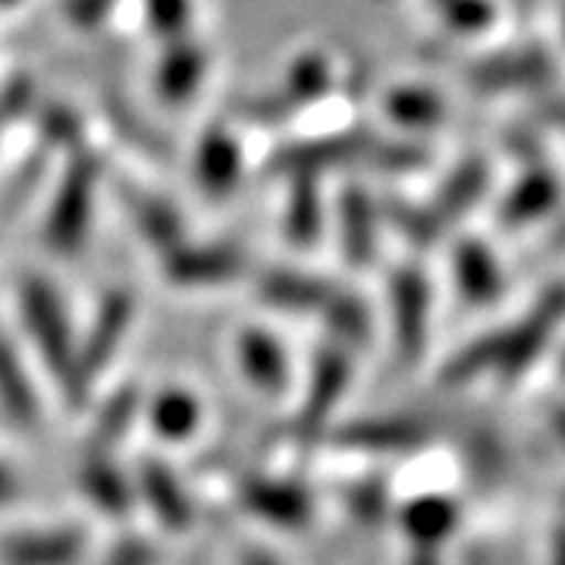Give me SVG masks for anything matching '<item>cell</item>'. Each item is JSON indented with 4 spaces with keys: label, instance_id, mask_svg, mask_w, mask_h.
<instances>
[{
    "label": "cell",
    "instance_id": "cell-1",
    "mask_svg": "<svg viewBox=\"0 0 565 565\" xmlns=\"http://www.w3.org/2000/svg\"><path fill=\"white\" fill-rule=\"evenodd\" d=\"M17 308H20L22 333H25L41 367L51 374L63 403H85L92 390L82 381L79 333L70 321V311L63 305L61 292L41 277H29L20 282Z\"/></svg>",
    "mask_w": 565,
    "mask_h": 565
},
{
    "label": "cell",
    "instance_id": "cell-2",
    "mask_svg": "<svg viewBox=\"0 0 565 565\" xmlns=\"http://www.w3.org/2000/svg\"><path fill=\"white\" fill-rule=\"evenodd\" d=\"M92 537L82 525H41L0 537V565H82Z\"/></svg>",
    "mask_w": 565,
    "mask_h": 565
},
{
    "label": "cell",
    "instance_id": "cell-3",
    "mask_svg": "<svg viewBox=\"0 0 565 565\" xmlns=\"http://www.w3.org/2000/svg\"><path fill=\"white\" fill-rule=\"evenodd\" d=\"M132 323H136V299L122 289L107 292L88 323V330L79 337V367L88 390L98 381V374H104L117 359Z\"/></svg>",
    "mask_w": 565,
    "mask_h": 565
},
{
    "label": "cell",
    "instance_id": "cell-4",
    "mask_svg": "<svg viewBox=\"0 0 565 565\" xmlns=\"http://www.w3.org/2000/svg\"><path fill=\"white\" fill-rule=\"evenodd\" d=\"M565 318V286H553L546 289L544 299L534 305V311L515 323L512 330L497 333L500 337V359H497V371L505 377L522 374L527 364L541 355L546 340L553 337V330L563 323Z\"/></svg>",
    "mask_w": 565,
    "mask_h": 565
},
{
    "label": "cell",
    "instance_id": "cell-5",
    "mask_svg": "<svg viewBox=\"0 0 565 565\" xmlns=\"http://www.w3.org/2000/svg\"><path fill=\"white\" fill-rule=\"evenodd\" d=\"M136 497L154 515V522L170 534H185L195 525V503L180 481V475L163 459H141L136 468Z\"/></svg>",
    "mask_w": 565,
    "mask_h": 565
},
{
    "label": "cell",
    "instance_id": "cell-6",
    "mask_svg": "<svg viewBox=\"0 0 565 565\" xmlns=\"http://www.w3.org/2000/svg\"><path fill=\"white\" fill-rule=\"evenodd\" d=\"M236 500L248 515L282 531H299L308 525L311 509H315L305 487L282 481V478H264V475L245 478L236 490Z\"/></svg>",
    "mask_w": 565,
    "mask_h": 565
},
{
    "label": "cell",
    "instance_id": "cell-7",
    "mask_svg": "<svg viewBox=\"0 0 565 565\" xmlns=\"http://www.w3.org/2000/svg\"><path fill=\"white\" fill-rule=\"evenodd\" d=\"M76 487L85 497V503L104 519H126L136 505V478L114 462V452H95L85 449L79 471H76Z\"/></svg>",
    "mask_w": 565,
    "mask_h": 565
},
{
    "label": "cell",
    "instance_id": "cell-8",
    "mask_svg": "<svg viewBox=\"0 0 565 565\" xmlns=\"http://www.w3.org/2000/svg\"><path fill=\"white\" fill-rule=\"evenodd\" d=\"M393 299V333L405 362H415L427 343V321H430V289L418 270H399L390 286Z\"/></svg>",
    "mask_w": 565,
    "mask_h": 565
},
{
    "label": "cell",
    "instance_id": "cell-9",
    "mask_svg": "<svg viewBox=\"0 0 565 565\" xmlns=\"http://www.w3.org/2000/svg\"><path fill=\"white\" fill-rule=\"evenodd\" d=\"M0 412L22 430L41 422V396L20 345L0 330Z\"/></svg>",
    "mask_w": 565,
    "mask_h": 565
},
{
    "label": "cell",
    "instance_id": "cell-10",
    "mask_svg": "<svg viewBox=\"0 0 565 565\" xmlns=\"http://www.w3.org/2000/svg\"><path fill=\"white\" fill-rule=\"evenodd\" d=\"M352 377V362L343 349H321V355L315 359L311 367V381H308V393H305V405L299 412V427L302 430H318L333 408L343 399L345 386Z\"/></svg>",
    "mask_w": 565,
    "mask_h": 565
},
{
    "label": "cell",
    "instance_id": "cell-11",
    "mask_svg": "<svg viewBox=\"0 0 565 565\" xmlns=\"http://www.w3.org/2000/svg\"><path fill=\"white\" fill-rule=\"evenodd\" d=\"M236 364L245 381L267 396L282 393L289 384V359L280 340L262 327H245L236 337Z\"/></svg>",
    "mask_w": 565,
    "mask_h": 565
},
{
    "label": "cell",
    "instance_id": "cell-12",
    "mask_svg": "<svg viewBox=\"0 0 565 565\" xmlns=\"http://www.w3.org/2000/svg\"><path fill=\"white\" fill-rule=\"evenodd\" d=\"M243 258L233 248H173L163 262L167 280L185 289H207L236 280Z\"/></svg>",
    "mask_w": 565,
    "mask_h": 565
},
{
    "label": "cell",
    "instance_id": "cell-13",
    "mask_svg": "<svg viewBox=\"0 0 565 565\" xmlns=\"http://www.w3.org/2000/svg\"><path fill=\"white\" fill-rule=\"evenodd\" d=\"M258 296L264 305L289 311V315H323L337 299V289L330 282L308 277L299 270H267L258 282Z\"/></svg>",
    "mask_w": 565,
    "mask_h": 565
},
{
    "label": "cell",
    "instance_id": "cell-14",
    "mask_svg": "<svg viewBox=\"0 0 565 565\" xmlns=\"http://www.w3.org/2000/svg\"><path fill=\"white\" fill-rule=\"evenodd\" d=\"M145 415L163 444H185L202 430L204 405L185 386H163L148 399Z\"/></svg>",
    "mask_w": 565,
    "mask_h": 565
},
{
    "label": "cell",
    "instance_id": "cell-15",
    "mask_svg": "<svg viewBox=\"0 0 565 565\" xmlns=\"http://www.w3.org/2000/svg\"><path fill=\"white\" fill-rule=\"evenodd\" d=\"M333 440L349 449H367V452H403L424 440V430L415 422L403 418H364L345 427H337Z\"/></svg>",
    "mask_w": 565,
    "mask_h": 565
},
{
    "label": "cell",
    "instance_id": "cell-16",
    "mask_svg": "<svg viewBox=\"0 0 565 565\" xmlns=\"http://www.w3.org/2000/svg\"><path fill=\"white\" fill-rule=\"evenodd\" d=\"M141 393L139 386H120L114 390L98 408L95 424H92V437L85 449H95V452H114V446L122 444L132 430V424L141 415Z\"/></svg>",
    "mask_w": 565,
    "mask_h": 565
},
{
    "label": "cell",
    "instance_id": "cell-17",
    "mask_svg": "<svg viewBox=\"0 0 565 565\" xmlns=\"http://www.w3.org/2000/svg\"><path fill=\"white\" fill-rule=\"evenodd\" d=\"M456 277L468 305H490L503 289L497 258L481 243H462L456 252Z\"/></svg>",
    "mask_w": 565,
    "mask_h": 565
},
{
    "label": "cell",
    "instance_id": "cell-18",
    "mask_svg": "<svg viewBox=\"0 0 565 565\" xmlns=\"http://www.w3.org/2000/svg\"><path fill=\"white\" fill-rule=\"evenodd\" d=\"M459 522V509L456 503H449L444 497H424L405 509L403 525L408 531V537L424 550H434V546L446 541Z\"/></svg>",
    "mask_w": 565,
    "mask_h": 565
},
{
    "label": "cell",
    "instance_id": "cell-19",
    "mask_svg": "<svg viewBox=\"0 0 565 565\" xmlns=\"http://www.w3.org/2000/svg\"><path fill=\"white\" fill-rule=\"evenodd\" d=\"M556 195H559V189H556L553 177H544V173L527 177L509 192L503 204V221L509 226H522V223L534 221L556 204Z\"/></svg>",
    "mask_w": 565,
    "mask_h": 565
},
{
    "label": "cell",
    "instance_id": "cell-20",
    "mask_svg": "<svg viewBox=\"0 0 565 565\" xmlns=\"http://www.w3.org/2000/svg\"><path fill=\"white\" fill-rule=\"evenodd\" d=\"M343 248L345 258L364 264L374 252V211L362 192H349L343 199Z\"/></svg>",
    "mask_w": 565,
    "mask_h": 565
},
{
    "label": "cell",
    "instance_id": "cell-21",
    "mask_svg": "<svg viewBox=\"0 0 565 565\" xmlns=\"http://www.w3.org/2000/svg\"><path fill=\"white\" fill-rule=\"evenodd\" d=\"M487 170L484 163H468L452 180L446 182L434 204V217L444 223L446 217H459L471 204L478 202V195L484 192Z\"/></svg>",
    "mask_w": 565,
    "mask_h": 565
},
{
    "label": "cell",
    "instance_id": "cell-22",
    "mask_svg": "<svg viewBox=\"0 0 565 565\" xmlns=\"http://www.w3.org/2000/svg\"><path fill=\"white\" fill-rule=\"evenodd\" d=\"M497 359H500V337L497 333L481 337V340L465 345L462 352L446 364L444 381L446 384H468L484 371H497Z\"/></svg>",
    "mask_w": 565,
    "mask_h": 565
},
{
    "label": "cell",
    "instance_id": "cell-23",
    "mask_svg": "<svg viewBox=\"0 0 565 565\" xmlns=\"http://www.w3.org/2000/svg\"><path fill=\"white\" fill-rule=\"evenodd\" d=\"M323 318L330 321V330L343 340V343H364L371 333V318L364 311V305L355 296L337 292V299L323 311Z\"/></svg>",
    "mask_w": 565,
    "mask_h": 565
},
{
    "label": "cell",
    "instance_id": "cell-24",
    "mask_svg": "<svg viewBox=\"0 0 565 565\" xmlns=\"http://www.w3.org/2000/svg\"><path fill=\"white\" fill-rule=\"evenodd\" d=\"M390 114L405 126H434L444 117V104L434 92L424 88H399L390 98Z\"/></svg>",
    "mask_w": 565,
    "mask_h": 565
},
{
    "label": "cell",
    "instance_id": "cell-25",
    "mask_svg": "<svg viewBox=\"0 0 565 565\" xmlns=\"http://www.w3.org/2000/svg\"><path fill=\"white\" fill-rule=\"evenodd\" d=\"M286 230L296 243H311L321 230V207L311 192H296V199L289 204V217H286Z\"/></svg>",
    "mask_w": 565,
    "mask_h": 565
},
{
    "label": "cell",
    "instance_id": "cell-26",
    "mask_svg": "<svg viewBox=\"0 0 565 565\" xmlns=\"http://www.w3.org/2000/svg\"><path fill=\"white\" fill-rule=\"evenodd\" d=\"M161 563V553L154 550V544H148L145 537H122L117 544L107 550L98 565H158Z\"/></svg>",
    "mask_w": 565,
    "mask_h": 565
},
{
    "label": "cell",
    "instance_id": "cell-27",
    "mask_svg": "<svg viewBox=\"0 0 565 565\" xmlns=\"http://www.w3.org/2000/svg\"><path fill=\"white\" fill-rule=\"evenodd\" d=\"M345 505H349V512L355 515V519H362V522H374V519H381L384 515V487L381 484H359L352 487L349 493H345Z\"/></svg>",
    "mask_w": 565,
    "mask_h": 565
},
{
    "label": "cell",
    "instance_id": "cell-28",
    "mask_svg": "<svg viewBox=\"0 0 565 565\" xmlns=\"http://www.w3.org/2000/svg\"><path fill=\"white\" fill-rule=\"evenodd\" d=\"M22 497L20 475L7 462H0V509H10Z\"/></svg>",
    "mask_w": 565,
    "mask_h": 565
},
{
    "label": "cell",
    "instance_id": "cell-29",
    "mask_svg": "<svg viewBox=\"0 0 565 565\" xmlns=\"http://www.w3.org/2000/svg\"><path fill=\"white\" fill-rule=\"evenodd\" d=\"M239 565H280V559L270 553V550H264V546H252V550H245Z\"/></svg>",
    "mask_w": 565,
    "mask_h": 565
},
{
    "label": "cell",
    "instance_id": "cell-30",
    "mask_svg": "<svg viewBox=\"0 0 565 565\" xmlns=\"http://www.w3.org/2000/svg\"><path fill=\"white\" fill-rule=\"evenodd\" d=\"M553 565H565V525L553 537Z\"/></svg>",
    "mask_w": 565,
    "mask_h": 565
},
{
    "label": "cell",
    "instance_id": "cell-31",
    "mask_svg": "<svg viewBox=\"0 0 565 565\" xmlns=\"http://www.w3.org/2000/svg\"><path fill=\"white\" fill-rule=\"evenodd\" d=\"M408 565H440V563H437L434 550H424V546H418V553L408 559Z\"/></svg>",
    "mask_w": 565,
    "mask_h": 565
},
{
    "label": "cell",
    "instance_id": "cell-32",
    "mask_svg": "<svg viewBox=\"0 0 565 565\" xmlns=\"http://www.w3.org/2000/svg\"><path fill=\"white\" fill-rule=\"evenodd\" d=\"M553 427H556L559 440H563V444H565V405H559V408L553 412Z\"/></svg>",
    "mask_w": 565,
    "mask_h": 565
},
{
    "label": "cell",
    "instance_id": "cell-33",
    "mask_svg": "<svg viewBox=\"0 0 565 565\" xmlns=\"http://www.w3.org/2000/svg\"><path fill=\"white\" fill-rule=\"evenodd\" d=\"M563 364H565V362H563Z\"/></svg>",
    "mask_w": 565,
    "mask_h": 565
}]
</instances>
